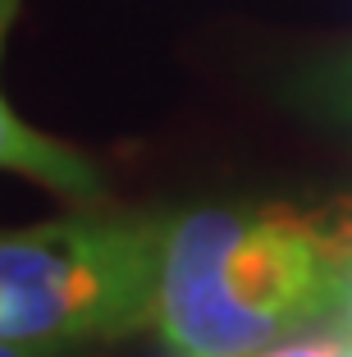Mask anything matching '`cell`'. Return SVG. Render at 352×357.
<instances>
[{"label":"cell","instance_id":"obj_1","mask_svg":"<svg viewBox=\"0 0 352 357\" xmlns=\"http://www.w3.org/2000/svg\"><path fill=\"white\" fill-rule=\"evenodd\" d=\"M348 252L352 211H183L165 225L151 326L178 357H257L330 321Z\"/></svg>","mask_w":352,"mask_h":357},{"label":"cell","instance_id":"obj_2","mask_svg":"<svg viewBox=\"0 0 352 357\" xmlns=\"http://www.w3.org/2000/svg\"><path fill=\"white\" fill-rule=\"evenodd\" d=\"M169 215H69L0 238V339L83 348L155 321Z\"/></svg>","mask_w":352,"mask_h":357},{"label":"cell","instance_id":"obj_3","mask_svg":"<svg viewBox=\"0 0 352 357\" xmlns=\"http://www.w3.org/2000/svg\"><path fill=\"white\" fill-rule=\"evenodd\" d=\"M19 10H23V0H0V60H5V42H10ZM0 169L32 178L37 188L69 197V202H96L105 192L101 169L87 156H78L73 147H64L60 137L23 124L14 115V105L5 101V92H0Z\"/></svg>","mask_w":352,"mask_h":357},{"label":"cell","instance_id":"obj_4","mask_svg":"<svg viewBox=\"0 0 352 357\" xmlns=\"http://www.w3.org/2000/svg\"><path fill=\"white\" fill-rule=\"evenodd\" d=\"M289 96L321 119L352 128V51H334L325 60H311L293 74Z\"/></svg>","mask_w":352,"mask_h":357},{"label":"cell","instance_id":"obj_5","mask_svg":"<svg viewBox=\"0 0 352 357\" xmlns=\"http://www.w3.org/2000/svg\"><path fill=\"white\" fill-rule=\"evenodd\" d=\"M325 326L352 344V252H348V266L339 275V294H334V307H330V321Z\"/></svg>","mask_w":352,"mask_h":357},{"label":"cell","instance_id":"obj_6","mask_svg":"<svg viewBox=\"0 0 352 357\" xmlns=\"http://www.w3.org/2000/svg\"><path fill=\"white\" fill-rule=\"evenodd\" d=\"M0 357H83V348H60V344H14V339H0Z\"/></svg>","mask_w":352,"mask_h":357},{"label":"cell","instance_id":"obj_7","mask_svg":"<svg viewBox=\"0 0 352 357\" xmlns=\"http://www.w3.org/2000/svg\"><path fill=\"white\" fill-rule=\"evenodd\" d=\"M348 357H352V353H348Z\"/></svg>","mask_w":352,"mask_h":357}]
</instances>
